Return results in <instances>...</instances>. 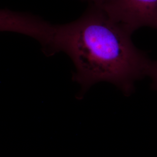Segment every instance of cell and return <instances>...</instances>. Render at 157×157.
I'll use <instances>...</instances> for the list:
<instances>
[{"mask_svg":"<svg viewBox=\"0 0 157 157\" xmlns=\"http://www.w3.org/2000/svg\"><path fill=\"white\" fill-rule=\"evenodd\" d=\"M132 34L115 22L98 4L89 3L77 20L53 25L44 52H65L75 67L73 80L84 93L101 82L118 86L126 95L136 81L150 76L157 65L133 44Z\"/></svg>","mask_w":157,"mask_h":157,"instance_id":"obj_1","label":"cell"},{"mask_svg":"<svg viewBox=\"0 0 157 157\" xmlns=\"http://www.w3.org/2000/svg\"><path fill=\"white\" fill-rule=\"evenodd\" d=\"M98 5L131 33L144 26L157 29V0H104Z\"/></svg>","mask_w":157,"mask_h":157,"instance_id":"obj_2","label":"cell"},{"mask_svg":"<svg viewBox=\"0 0 157 157\" xmlns=\"http://www.w3.org/2000/svg\"><path fill=\"white\" fill-rule=\"evenodd\" d=\"M25 26V19L21 12L0 9V32L22 33Z\"/></svg>","mask_w":157,"mask_h":157,"instance_id":"obj_3","label":"cell"},{"mask_svg":"<svg viewBox=\"0 0 157 157\" xmlns=\"http://www.w3.org/2000/svg\"><path fill=\"white\" fill-rule=\"evenodd\" d=\"M152 78V87L157 90V65L154 69L153 70L151 75L150 76Z\"/></svg>","mask_w":157,"mask_h":157,"instance_id":"obj_4","label":"cell"},{"mask_svg":"<svg viewBox=\"0 0 157 157\" xmlns=\"http://www.w3.org/2000/svg\"><path fill=\"white\" fill-rule=\"evenodd\" d=\"M84 1H87L89 3H94V4H100L101 2H102L104 0H84Z\"/></svg>","mask_w":157,"mask_h":157,"instance_id":"obj_5","label":"cell"}]
</instances>
